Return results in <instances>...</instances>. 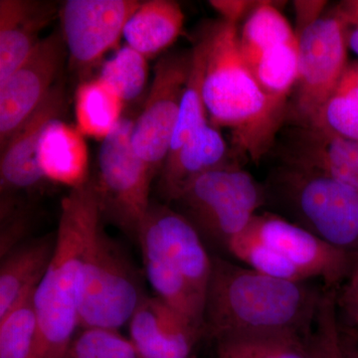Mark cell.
<instances>
[{
	"mask_svg": "<svg viewBox=\"0 0 358 358\" xmlns=\"http://www.w3.org/2000/svg\"><path fill=\"white\" fill-rule=\"evenodd\" d=\"M312 127L358 141V62L348 64Z\"/></svg>",
	"mask_w": 358,
	"mask_h": 358,
	"instance_id": "obj_24",
	"label": "cell"
},
{
	"mask_svg": "<svg viewBox=\"0 0 358 358\" xmlns=\"http://www.w3.org/2000/svg\"><path fill=\"white\" fill-rule=\"evenodd\" d=\"M55 13L52 2L0 1V86L31 55L41 41L40 32Z\"/></svg>",
	"mask_w": 358,
	"mask_h": 358,
	"instance_id": "obj_18",
	"label": "cell"
},
{
	"mask_svg": "<svg viewBox=\"0 0 358 358\" xmlns=\"http://www.w3.org/2000/svg\"><path fill=\"white\" fill-rule=\"evenodd\" d=\"M258 1H238V0H213L210 6L220 15V20L226 22L238 25L243 20L244 16H248L253 10Z\"/></svg>",
	"mask_w": 358,
	"mask_h": 358,
	"instance_id": "obj_30",
	"label": "cell"
},
{
	"mask_svg": "<svg viewBox=\"0 0 358 358\" xmlns=\"http://www.w3.org/2000/svg\"><path fill=\"white\" fill-rule=\"evenodd\" d=\"M204 49L200 40H197L192 49V63L189 78L179 110L178 122L169 155L174 154L181 145L208 124V115L205 108L203 92Z\"/></svg>",
	"mask_w": 358,
	"mask_h": 358,
	"instance_id": "obj_26",
	"label": "cell"
},
{
	"mask_svg": "<svg viewBox=\"0 0 358 358\" xmlns=\"http://www.w3.org/2000/svg\"><path fill=\"white\" fill-rule=\"evenodd\" d=\"M185 22V14L173 0H148L141 2L129 18L124 30L129 46L150 57L178 39Z\"/></svg>",
	"mask_w": 358,
	"mask_h": 358,
	"instance_id": "obj_22",
	"label": "cell"
},
{
	"mask_svg": "<svg viewBox=\"0 0 358 358\" xmlns=\"http://www.w3.org/2000/svg\"><path fill=\"white\" fill-rule=\"evenodd\" d=\"M326 1H294V11H296V32H300L310 23L319 20L324 15Z\"/></svg>",
	"mask_w": 358,
	"mask_h": 358,
	"instance_id": "obj_31",
	"label": "cell"
},
{
	"mask_svg": "<svg viewBox=\"0 0 358 358\" xmlns=\"http://www.w3.org/2000/svg\"><path fill=\"white\" fill-rule=\"evenodd\" d=\"M204 333L226 339L313 331L327 288L277 279L212 256Z\"/></svg>",
	"mask_w": 358,
	"mask_h": 358,
	"instance_id": "obj_1",
	"label": "cell"
},
{
	"mask_svg": "<svg viewBox=\"0 0 358 358\" xmlns=\"http://www.w3.org/2000/svg\"><path fill=\"white\" fill-rule=\"evenodd\" d=\"M141 2L136 0H68L63 6V37L76 64L93 65L114 47Z\"/></svg>",
	"mask_w": 358,
	"mask_h": 358,
	"instance_id": "obj_13",
	"label": "cell"
},
{
	"mask_svg": "<svg viewBox=\"0 0 358 358\" xmlns=\"http://www.w3.org/2000/svg\"><path fill=\"white\" fill-rule=\"evenodd\" d=\"M145 296L131 261L101 228L87 256L80 329L119 331Z\"/></svg>",
	"mask_w": 358,
	"mask_h": 358,
	"instance_id": "obj_8",
	"label": "cell"
},
{
	"mask_svg": "<svg viewBox=\"0 0 358 358\" xmlns=\"http://www.w3.org/2000/svg\"><path fill=\"white\" fill-rule=\"evenodd\" d=\"M36 288L26 292L0 317V358H31L38 331L34 306Z\"/></svg>",
	"mask_w": 358,
	"mask_h": 358,
	"instance_id": "obj_25",
	"label": "cell"
},
{
	"mask_svg": "<svg viewBox=\"0 0 358 358\" xmlns=\"http://www.w3.org/2000/svg\"><path fill=\"white\" fill-rule=\"evenodd\" d=\"M64 87L57 83L43 103L2 150L0 186L2 197L13 193L31 192L46 179L38 166V148L48 124L60 119L65 109Z\"/></svg>",
	"mask_w": 358,
	"mask_h": 358,
	"instance_id": "obj_14",
	"label": "cell"
},
{
	"mask_svg": "<svg viewBox=\"0 0 358 358\" xmlns=\"http://www.w3.org/2000/svg\"><path fill=\"white\" fill-rule=\"evenodd\" d=\"M203 99L209 122L230 129L233 152L254 162L272 152L288 117V106L275 102L245 63L238 25L219 20L205 28Z\"/></svg>",
	"mask_w": 358,
	"mask_h": 358,
	"instance_id": "obj_2",
	"label": "cell"
},
{
	"mask_svg": "<svg viewBox=\"0 0 358 358\" xmlns=\"http://www.w3.org/2000/svg\"><path fill=\"white\" fill-rule=\"evenodd\" d=\"M264 187L267 203L282 217L343 251L358 245V190L315 169L282 162Z\"/></svg>",
	"mask_w": 358,
	"mask_h": 358,
	"instance_id": "obj_4",
	"label": "cell"
},
{
	"mask_svg": "<svg viewBox=\"0 0 358 358\" xmlns=\"http://www.w3.org/2000/svg\"><path fill=\"white\" fill-rule=\"evenodd\" d=\"M296 35L298 81L286 124L312 127L348 68V41L345 27L333 11Z\"/></svg>",
	"mask_w": 358,
	"mask_h": 358,
	"instance_id": "obj_7",
	"label": "cell"
},
{
	"mask_svg": "<svg viewBox=\"0 0 358 358\" xmlns=\"http://www.w3.org/2000/svg\"><path fill=\"white\" fill-rule=\"evenodd\" d=\"M244 231L279 254L305 282L317 280L324 288L334 289L345 274L346 251L331 246L280 214H256Z\"/></svg>",
	"mask_w": 358,
	"mask_h": 358,
	"instance_id": "obj_11",
	"label": "cell"
},
{
	"mask_svg": "<svg viewBox=\"0 0 358 358\" xmlns=\"http://www.w3.org/2000/svg\"><path fill=\"white\" fill-rule=\"evenodd\" d=\"M333 358H341V357H333Z\"/></svg>",
	"mask_w": 358,
	"mask_h": 358,
	"instance_id": "obj_33",
	"label": "cell"
},
{
	"mask_svg": "<svg viewBox=\"0 0 358 358\" xmlns=\"http://www.w3.org/2000/svg\"><path fill=\"white\" fill-rule=\"evenodd\" d=\"M333 13L345 27L348 48L358 56V0L339 2Z\"/></svg>",
	"mask_w": 358,
	"mask_h": 358,
	"instance_id": "obj_29",
	"label": "cell"
},
{
	"mask_svg": "<svg viewBox=\"0 0 358 358\" xmlns=\"http://www.w3.org/2000/svg\"><path fill=\"white\" fill-rule=\"evenodd\" d=\"M192 63V50L171 52L157 61L145 107L134 121V152L155 174L169 157Z\"/></svg>",
	"mask_w": 358,
	"mask_h": 358,
	"instance_id": "obj_10",
	"label": "cell"
},
{
	"mask_svg": "<svg viewBox=\"0 0 358 358\" xmlns=\"http://www.w3.org/2000/svg\"><path fill=\"white\" fill-rule=\"evenodd\" d=\"M145 275L157 298L164 301L201 336L204 334L203 301L193 293L169 261L157 230L145 219L138 238Z\"/></svg>",
	"mask_w": 358,
	"mask_h": 358,
	"instance_id": "obj_17",
	"label": "cell"
},
{
	"mask_svg": "<svg viewBox=\"0 0 358 358\" xmlns=\"http://www.w3.org/2000/svg\"><path fill=\"white\" fill-rule=\"evenodd\" d=\"M37 159L46 180L71 189L90 180L88 148L84 134L60 119L51 122L45 129Z\"/></svg>",
	"mask_w": 358,
	"mask_h": 358,
	"instance_id": "obj_20",
	"label": "cell"
},
{
	"mask_svg": "<svg viewBox=\"0 0 358 358\" xmlns=\"http://www.w3.org/2000/svg\"><path fill=\"white\" fill-rule=\"evenodd\" d=\"M346 300L352 301L353 310L357 312L358 317V279L353 284L352 289L348 293V296H346Z\"/></svg>",
	"mask_w": 358,
	"mask_h": 358,
	"instance_id": "obj_32",
	"label": "cell"
},
{
	"mask_svg": "<svg viewBox=\"0 0 358 358\" xmlns=\"http://www.w3.org/2000/svg\"><path fill=\"white\" fill-rule=\"evenodd\" d=\"M81 329L73 338L65 358H141L131 339L117 331Z\"/></svg>",
	"mask_w": 358,
	"mask_h": 358,
	"instance_id": "obj_28",
	"label": "cell"
},
{
	"mask_svg": "<svg viewBox=\"0 0 358 358\" xmlns=\"http://www.w3.org/2000/svg\"><path fill=\"white\" fill-rule=\"evenodd\" d=\"M141 358H189L200 334L164 301L145 296L129 322Z\"/></svg>",
	"mask_w": 358,
	"mask_h": 358,
	"instance_id": "obj_16",
	"label": "cell"
},
{
	"mask_svg": "<svg viewBox=\"0 0 358 358\" xmlns=\"http://www.w3.org/2000/svg\"><path fill=\"white\" fill-rule=\"evenodd\" d=\"M66 48L62 33L54 32L41 39L31 55L0 86L1 150L55 86Z\"/></svg>",
	"mask_w": 358,
	"mask_h": 358,
	"instance_id": "obj_12",
	"label": "cell"
},
{
	"mask_svg": "<svg viewBox=\"0 0 358 358\" xmlns=\"http://www.w3.org/2000/svg\"><path fill=\"white\" fill-rule=\"evenodd\" d=\"M173 202L204 241L228 252L267 199L264 185L234 162L195 178Z\"/></svg>",
	"mask_w": 358,
	"mask_h": 358,
	"instance_id": "obj_5",
	"label": "cell"
},
{
	"mask_svg": "<svg viewBox=\"0 0 358 358\" xmlns=\"http://www.w3.org/2000/svg\"><path fill=\"white\" fill-rule=\"evenodd\" d=\"M147 219L159 233L174 268L205 303L213 261L204 240L182 214L166 205H150Z\"/></svg>",
	"mask_w": 358,
	"mask_h": 358,
	"instance_id": "obj_15",
	"label": "cell"
},
{
	"mask_svg": "<svg viewBox=\"0 0 358 358\" xmlns=\"http://www.w3.org/2000/svg\"><path fill=\"white\" fill-rule=\"evenodd\" d=\"M102 217L93 179L62 200L55 252L34 293L38 331L31 358H65L80 327L87 256Z\"/></svg>",
	"mask_w": 358,
	"mask_h": 358,
	"instance_id": "obj_3",
	"label": "cell"
},
{
	"mask_svg": "<svg viewBox=\"0 0 358 358\" xmlns=\"http://www.w3.org/2000/svg\"><path fill=\"white\" fill-rule=\"evenodd\" d=\"M134 121L122 115L117 128L103 138L96 183L103 216L138 239L152 205L150 192L155 173L134 152Z\"/></svg>",
	"mask_w": 358,
	"mask_h": 358,
	"instance_id": "obj_6",
	"label": "cell"
},
{
	"mask_svg": "<svg viewBox=\"0 0 358 358\" xmlns=\"http://www.w3.org/2000/svg\"><path fill=\"white\" fill-rule=\"evenodd\" d=\"M124 102L100 79L80 85L75 96L77 129L84 136L107 138L122 117Z\"/></svg>",
	"mask_w": 358,
	"mask_h": 358,
	"instance_id": "obj_23",
	"label": "cell"
},
{
	"mask_svg": "<svg viewBox=\"0 0 358 358\" xmlns=\"http://www.w3.org/2000/svg\"><path fill=\"white\" fill-rule=\"evenodd\" d=\"M232 152L222 134L209 122L167 157L160 171L159 192L162 197L173 202L195 178L236 162L231 157Z\"/></svg>",
	"mask_w": 358,
	"mask_h": 358,
	"instance_id": "obj_19",
	"label": "cell"
},
{
	"mask_svg": "<svg viewBox=\"0 0 358 358\" xmlns=\"http://www.w3.org/2000/svg\"><path fill=\"white\" fill-rule=\"evenodd\" d=\"M148 76L147 57L127 45L105 62L99 79L126 103L143 93Z\"/></svg>",
	"mask_w": 358,
	"mask_h": 358,
	"instance_id": "obj_27",
	"label": "cell"
},
{
	"mask_svg": "<svg viewBox=\"0 0 358 358\" xmlns=\"http://www.w3.org/2000/svg\"><path fill=\"white\" fill-rule=\"evenodd\" d=\"M56 247V233L25 240L1 258L0 317L35 287L50 265Z\"/></svg>",
	"mask_w": 358,
	"mask_h": 358,
	"instance_id": "obj_21",
	"label": "cell"
},
{
	"mask_svg": "<svg viewBox=\"0 0 358 358\" xmlns=\"http://www.w3.org/2000/svg\"><path fill=\"white\" fill-rule=\"evenodd\" d=\"M242 56L261 88L288 106L299 75V39L289 20L270 1H258L241 30Z\"/></svg>",
	"mask_w": 358,
	"mask_h": 358,
	"instance_id": "obj_9",
	"label": "cell"
}]
</instances>
